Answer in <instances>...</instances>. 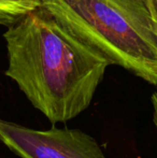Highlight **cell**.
<instances>
[{"mask_svg": "<svg viewBox=\"0 0 157 158\" xmlns=\"http://www.w3.org/2000/svg\"><path fill=\"white\" fill-rule=\"evenodd\" d=\"M42 8L111 64L157 85V35L147 0H43Z\"/></svg>", "mask_w": 157, "mask_h": 158, "instance_id": "2", "label": "cell"}, {"mask_svg": "<svg viewBox=\"0 0 157 158\" xmlns=\"http://www.w3.org/2000/svg\"><path fill=\"white\" fill-rule=\"evenodd\" d=\"M0 141L21 158H105L98 142L78 128L38 130L0 118Z\"/></svg>", "mask_w": 157, "mask_h": 158, "instance_id": "3", "label": "cell"}, {"mask_svg": "<svg viewBox=\"0 0 157 158\" xmlns=\"http://www.w3.org/2000/svg\"><path fill=\"white\" fill-rule=\"evenodd\" d=\"M147 3L150 9V12H151V16L157 35V0H147Z\"/></svg>", "mask_w": 157, "mask_h": 158, "instance_id": "5", "label": "cell"}, {"mask_svg": "<svg viewBox=\"0 0 157 158\" xmlns=\"http://www.w3.org/2000/svg\"><path fill=\"white\" fill-rule=\"evenodd\" d=\"M151 101H152V106H153V122L157 129V89L152 95Z\"/></svg>", "mask_w": 157, "mask_h": 158, "instance_id": "6", "label": "cell"}, {"mask_svg": "<svg viewBox=\"0 0 157 158\" xmlns=\"http://www.w3.org/2000/svg\"><path fill=\"white\" fill-rule=\"evenodd\" d=\"M4 74L51 123L87 110L110 61L82 43L43 8L8 27Z\"/></svg>", "mask_w": 157, "mask_h": 158, "instance_id": "1", "label": "cell"}, {"mask_svg": "<svg viewBox=\"0 0 157 158\" xmlns=\"http://www.w3.org/2000/svg\"><path fill=\"white\" fill-rule=\"evenodd\" d=\"M43 0H0V25L6 28L42 6Z\"/></svg>", "mask_w": 157, "mask_h": 158, "instance_id": "4", "label": "cell"}]
</instances>
